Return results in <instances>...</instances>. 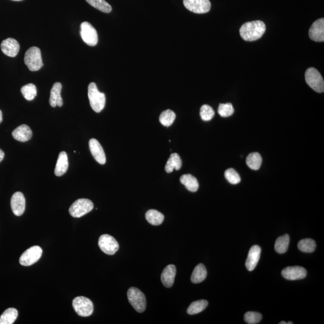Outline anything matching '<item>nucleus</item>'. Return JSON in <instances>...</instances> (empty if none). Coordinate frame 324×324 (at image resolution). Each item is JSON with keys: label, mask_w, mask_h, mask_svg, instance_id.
Here are the masks:
<instances>
[{"label": "nucleus", "mask_w": 324, "mask_h": 324, "mask_svg": "<svg viewBox=\"0 0 324 324\" xmlns=\"http://www.w3.org/2000/svg\"><path fill=\"white\" fill-rule=\"evenodd\" d=\"M266 24L261 20H254L243 24L240 29L241 37L245 41H252L259 39L265 33Z\"/></svg>", "instance_id": "nucleus-1"}, {"label": "nucleus", "mask_w": 324, "mask_h": 324, "mask_svg": "<svg viewBox=\"0 0 324 324\" xmlns=\"http://www.w3.org/2000/svg\"><path fill=\"white\" fill-rule=\"evenodd\" d=\"M91 107L95 113H100L105 108L106 97L104 93L98 90L97 85L94 82L90 83L88 88Z\"/></svg>", "instance_id": "nucleus-2"}, {"label": "nucleus", "mask_w": 324, "mask_h": 324, "mask_svg": "<svg viewBox=\"0 0 324 324\" xmlns=\"http://www.w3.org/2000/svg\"><path fill=\"white\" fill-rule=\"evenodd\" d=\"M24 62L30 71L40 70L43 66L40 49L36 46L28 49L25 54Z\"/></svg>", "instance_id": "nucleus-3"}, {"label": "nucleus", "mask_w": 324, "mask_h": 324, "mask_svg": "<svg viewBox=\"0 0 324 324\" xmlns=\"http://www.w3.org/2000/svg\"><path fill=\"white\" fill-rule=\"evenodd\" d=\"M128 300L134 310L139 313L144 312L146 308L145 295L136 287H132L128 291Z\"/></svg>", "instance_id": "nucleus-4"}, {"label": "nucleus", "mask_w": 324, "mask_h": 324, "mask_svg": "<svg viewBox=\"0 0 324 324\" xmlns=\"http://www.w3.org/2000/svg\"><path fill=\"white\" fill-rule=\"evenodd\" d=\"M305 79L311 89L320 93L324 92V79L318 70L313 67L308 69L305 72Z\"/></svg>", "instance_id": "nucleus-5"}, {"label": "nucleus", "mask_w": 324, "mask_h": 324, "mask_svg": "<svg viewBox=\"0 0 324 324\" xmlns=\"http://www.w3.org/2000/svg\"><path fill=\"white\" fill-rule=\"evenodd\" d=\"M94 208L93 202L88 199H79L74 202L69 209V213L72 217L79 218L89 213Z\"/></svg>", "instance_id": "nucleus-6"}, {"label": "nucleus", "mask_w": 324, "mask_h": 324, "mask_svg": "<svg viewBox=\"0 0 324 324\" xmlns=\"http://www.w3.org/2000/svg\"><path fill=\"white\" fill-rule=\"evenodd\" d=\"M75 312L79 316L87 317L92 315L94 311V305L92 301L87 297H77L72 303Z\"/></svg>", "instance_id": "nucleus-7"}, {"label": "nucleus", "mask_w": 324, "mask_h": 324, "mask_svg": "<svg viewBox=\"0 0 324 324\" xmlns=\"http://www.w3.org/2000/svg\"><path fill=\"white\" fill-rule=\"evenodd\" d=\"M42 255V249L38 246L28 248L20 256L19 263L23 266H30L37 263Z\"/></svg>", "instance_id": "nucleus-8"}, {"label": "nucleus", "mask_w": 324, "mask_h": 324, "mask_svg": "<svg viewBox=\"0 0 324 324\" xmlns=\"http://www.w3.org/2000/svg\"><path fill=\"white\" fill-rule=\"evenodd\" d=\"M98 246L106 255H113L119 249V244L113 236L108 234L101 235L98 243Z\"/></svg>", "instance_id": "nucleus-9"}, {"label": "nucleus", "mask_w": 324, "mask_h": 324, "mask_svg": "<svg viewBox=\"0 0 324 324\" xmlns=\"http://www.w3.org/2000/svg\"><path fill=\"white\" fill-rule=\"evenodd\" d=\"M81 34L83 41L88 45L94 46L98 42V35L94 27L88 22H82L81 25Z\"/></svg>", "instance_id": "nucleus-10"}, {"label": "nucleus", "mask_w": 324, "mask_h": 324, "mask_svg": "<svg viewBox=\"0 0 324 324\" xmlns=\"http://www.w3.org/2000/svg\"><path fill=\"white\" fill-rule=\"evenodd\" d=\"M183 4L187 9L195 14H206L211 9L209 0H183Z\"/></svg>", "instance_id": "nucleus-11"}, {"label": "nucleus", "mask_w": 324, "mask_h": 324, "mask_svg": "<svg viewBox=\"0 0 324 324\" xmlns=\"http://www.w3.org/2000/svg\"><path fill=\"white\" fill-rule=\"evenodd\" d=\"M282 275L289 281H295L305 278L307 276V271L302 267H288L282 270Z\"/></svg>", "instance_id": "nucleus-12"}, {"label": "nucleus", "mask_w": 324, "mask_h": 324, "mask_svg": "<svg viewBox=\"0 0 324 324\" xmlns=\"http://www.w3.org/2000/svg\"><path fill=\"white\" fill-rule=\"evenodd\" d=\"M11 208L13 212L17 216H20L25 210V199L22 193L17 191L13 194L11 198Z\"/></svg>", "instance_id": "nucleus-13"}, {"label": "nucleus", "mask_w": 324, "mask_h": 324, "mask_svg": "<svg viewBox=\"0 0 324 324\" xmlns=\"http://www.w3.org/2000/svg\"><path fill=\"white\" fill-rule=\"evenodd\" d=\"M310 39L322 42L324 40V19L321 18L316 20L311 26L308 32Z\"/></svg>", "instance_id": "nucleus-14"}, {"label": "nucleus", "mask_w": 324, "mask_h": 324, "mask_svg": "<svg viewBox=\"0 0 324 324\" xmlns=\"http://www.w3.org/2000/svg\"><path fill=\"white\" fill-rule=\"evenodd\" d=\"M89 147L90 152L95 159L101 165L105 164L106 155L99 142L97 139H91L89 141Z\"/></svg>", "instance_id": "nucleus-15"}, {"label": "nucleus", "mask_w": 324, "mask_h": 324, "mask_svg": "<svg viewBox=\"0 0 324 324\" xmlns=\"http://www.w3.org/2000/svg\"><path fill=\"white\" fill-rule=\"evenodd\" d=\"M1 49L5 55L15 57L19 53L20 45L18 41L14 38H8L2 41Z\"/></svg>", "instance_id": "nucleus-16"}, {"label": "nucleus", "mask_w": 324, "mask_h": 324, "mask_svg": "<svg viewBox=\"0 0 324 324\" xmlns=\"http://www.w3.org/2000/svg\"><path fill=\"white\" fill-rule=\"evenodd\" d=\"M261 252V248L259 246H253L250 248L246 261V268L248 271H253L256 268L260 258Z\"/></svg>", "instance_id": "nucleus-17"}, {"label": "nucleus", "mask_w": 324, "mask_h": 324, "mask_svg": "<svg viewBox=\"0 0 324 324\" xmlns=\"http://www.w3.org/2000/svg\"><path fill=\"white\" fill-rule=\"evenodd\" d=\"M32 131L29 126L26 124H22L12 132V136L15 139L20 142H27L32 138Z\"/></svg>", "instance_id": "nucleus-18"}, {"label": "nucleus", "mask_w": 324, "mask_h": 324, "mask_svg": "<svg viewBox=\"0 0 324 324\" xmlns=\"http://www.w3.org/2000/svg\"><path fill=\"white\" fill-rule=\"evenodd\" d=\"M176 272H177V269H176L175 266L172 264L168 266L163 269L161 274V281L165 287L172 286L174 283Z\"/></svg>", "instance_id": "nucleus-19"}, {"label": "nucleus", "mask_w": 324, "mask_h": 324, "mask_svg": "<svg viewBox=\"0 0 324 324\" xmlns=\"http://www.w3.org/2000/svg\"><path fill=\"white\" fill-rule=\"evenodd\" d=\"M62 85L61 83L56 82L54 84L51 91L49 103L52 107L55 108L57 106L61 107L63 105V101L61 96Z\"/></svg>", "instance_id": "nucleus-20"}, {"label": "nucleus", "mask_w": 324, "mask_h": 324, "mask_svg": "<svg viewBox=\"0 0 324 324\" xmlns=\"http://www.w3.org/2000/svg\"><path fill=\"white\" fill-rule=\"evenodd\" d=\"M68 168V157L66 152H62L59 154L54 172L57 177H61L67 172Z\"/></svg>", "instance_id": "nucleus-21"}, {"label": "nucleus", "mask_w": 324, "mask_h": 324, "mask_svg": "<svg viewBox=\"0 0 324 324\" xmlns=\"http://www.w3.org/2000/svg\"><path fill=\"white\" fill-rule=\"evenodd\" d=\"M180 182L186 187L189 191L196 192L198 190L199 183L197 179L191 174H185L181 176Z\"/></svg>", "instance_id": "nucleus-22"}, {"label": "nucleus", "mask_w": 324, "mask_h": 324, "mask_svg": "<svg viewBox=\"0 0 324 324\" xmlns=\"http://www.w3.org/2000/svg\"><path fill=\"white\" fill-rule=\"evenodd\" d=\"M182 166V160L177 153H172L170 155L165 166L166 172L171 173L173 170H180Z\"/></svg>", "instance_id": "nucleus-23"}, {"label": "nucleus", "mask_w": 324, "mask_h": 324, "mask_svg": "<svg viewBox=\"0 0 324 324\" xmlns=\"http://www.w3.org/2000/svg\"><path fill=\"white\" fill-rule=\"evenodd\" d=\"M207 276L206 267L203 264H199L194 268L191 276V281L193 284H199L203 282Z\"/></svg>", "instance_id": "nucleus-24"}, {"label": "nucleus", "mask_w": 324, "mask_h": 324, "mask_svg": "<svg viewBox=\"0 0 324 324\" xmlns=\"http://www.w3.org/2000/svg\"><path fill=\"white\" fill-rule=\"evenodd\" d=\"M146 218L149 224L158 226L162 224L164 220V216L161 212L155 210H150L146 212Z\"/></svg>", "instance_id": "nucleus-25"}, {"label": "nucleus", "mask_w": 324, "mask_h": 324, "mask_svg": "<svg viewBox=\"0 0 324 324\" xmlns=\"http://www.w3.org/2000/svg\"><path fill=\"white\" fill-rule=\"evenodd\" d=\"M18 312L16 308H9L0 316V324H12L16 321Z\"/></svg>", "instance_id": "nucleus-26"}, {"label": "nucleus", "mask_w": 324, "mask_h": 324, "mask_svg": "<svg viewBox=\"0 0 324 324\" xmlns=\"http://www.w3.org/2000/svg\"><path fill=\"white\" fill-rule=\"evenodd\" d=\"M263 162V159L260 154L258 152H251L248 155L246 159V163L248 167L252 170H258L260 168Z\"/></svg>", "instance_id": "nucleus-27"}, {"label": "nucleus", "mask_w": 324, "mask_h": 324, "mask_svg": "<svg viewBox=\"0 0 324 324\" xmlns=\"http://www.w3.org/2000/svg\"><path fill=\"white\" fill-rule=\"evenodd\" d=\"M289 236L287 234L281 236L276 241L274 248L277 253L283 254L286 253L289 247Z\"/></svg>", "instance_id": "nucleus-28"}, {"label": "nucleus", "mask_w": 324, "mask_h": 324, "mask_svg": "<svg viewBox=\"0 0 324 324\" xmlns=\"http://www.w3.org/2000/svg\"><path fill=\"white\" fill-rule=\"evenodd\" d=\"M209 303L207 300H201L196 301L189 305L188 309V313L189 315H193L198 314V313L203 312L208 305Z\"/></svg>", "instance_id": "nucleus-29"}, {"label": "nucleus", "mask_w": 324, "mask_h": 324, "mask_svg": "<svg viewBox=\"0 0 324 324\" xmlns=\"http://www.w3.org/2000/svg\"><path fill=\"white\" fill-rule=\"evenodd\" d=\"M316 243L314 240L310 238H305L300 240L298 243V248L299 250L305 253H312L316 248Z\"/></svg>", "instance_id": "nucleus-30"}, {"label": "nucleus", "mask_w": 324, "mask_h": 324, "mask_svg": "<svg viewBox=\"0 0 324 324\" xmlns=\"http://www.w3.org/2000/svg\"><path fill=\"white\" fill-rule=\"evenodd\" d=\"M88 3L100 11L109 14L112 11V7L105 0H86Z\"/></svg>", "instance_id": "nucleus-31"}, {"label": "nucleus", "mask_w": 324, "mask_h": 324, "mask_svg": "<svg viewBox=\"0 0 324 324\" xmlns=\"http://www.w3.org/2000/svg\"><path fill=\"white\" fill-rule=\"evenodd\" d=\"M176 118V115L173 111L167 110L160 114L159 121L162 125L165 127H170L173 123Z\"/></svg>", "instance_id": "nucleus-32"}, {"label": "nucleus", "mask_w": 324, "mask_h": 324, "mask_svg": "<svg viewBox=\"0 0 324 324\" xmlns=\"http://www.w3.org/2000/svg\"><path fill=\"white\" fill-rule=\"evenodd\" d=\"M22 94L26 100H33L37 95V89L33 84H28L21 88Z\"/></svg>", "instance_id": "nucleus-33"}, {"label": "nucleus", "mask_w": 324, "mask_h": 324, "mask_svg": "<svg viewBox=\"0 0 324 324\" xmlns=\"http://www.w3.org/2000/svg\"><path fill=\"white\" fill-rule=\"evenodd\" d=\"M234 113V109L231 103H222L218 108V113L222 117L226 118L231 116Z\"/></svg>", "instance_id": "nucleus-34"}, {"label": "nucleus", "mask_w": 324, "mask_h": 324, "mask_svg": "<svg viewBox=\"0 0 324 324\" xmlns=\"http://www.w3.org/2000/svg\"><path fill=\"white\" fill-rule=\"evenodd\" d=\"M225 178L232 185H237L240 183L241 178L237 171L232 168H229L225 172Z\"/></svg>", "instance_id": "nucleus-35"}, {"label": "nucleus", "mask_w": 324, "mask_h": 324, "mask_svg": "<svg viewBox=\"0 0 324 324\" xmlns=\"http://www.w3.org/2000/svg\"><path fill=\"white\" fill-rule=\"evenodd\" d=\"M214 111L211 106L208 105L202 106L200 111V115L202 120L206 121L211 120L214 116Z\"/></svg>", "instance_id": "nucleus-36"}, {"label": "nucleus", "mask_w": 324, "mask_h": 324, "mask_svg": "<svg viewBox=\"0 0 324 324\" xmlns=\"http://www.w3.org/2000/svg\"><path fill=\"white\" fill-rule=\"evenodd\" d=\"M263 316L261 313L248 312L245 315V321L248 324H256L261 322Z\"/></svg>", "instance_id": "nucleus-37"}, {"label": "nucleus", "mask_w": 324, "mask_h": 324, "mask_svg": "<svg viewBox=\"0 0 324 324\" xmlns=\"http://www.w3.org/2000/svg\"><path fill=\"white\" fill-rule=\"evenodd\" d=\"M4 152L2 151V150L0 149V163L2 162V160L4 159Z\"/></svg>", "instance_id": "nucleus-38"}, {"label": "nucleus", "mask_w": 324, "mask_h": 324, "mask_svg": "<svg viewBox=\"0 0 324 324\" xmlns=\"http://www.w3.org/2000/svg\"><path fill=\"white\" fill-rule=\"evenodd\" d=\"M2 121V114L1 111L0 110V124L1 123Z\"/></svg>", "instance_id": "nucleus-39"}, {"label": "nucleus", "mask_w": 324, "mask_h": 324, "mask_svg": "<svg viewBox=\"0 0 324 324\" xmlns=\"http://www.w3.org/2000/svg\"><path fill=\"white\" fill-rule=\"evenodd\" d=\"M279 324H287V323H285L284 321H282V322L280 323Z\"/></svg>", "instance_id": "nucleus-40"}, {"label": "nucleus", "mask_w": 324, "mask_h": 324, "mask_svg": "<svg viewBox=\"0 0 324 324\" xmlns=\"http://www.w3.org/2000/svg\"><path fill=\"white\" fill-rule=\"evenodd\" d=\"M287 324H293V323L289 322V323H287Z\"/></svg>", "instance_id": "nucleus-41"}, {"label": "nucleus", "mask_w": 324, "mask_h": 324, "mask_svg": "<svg viewBox=\"0 0 324 324\" xmlns=\"http://www.w3.org/2000/svg\"><path fill=\"white\" fill-rule=\"evenodd\" d=\"M14 1H21V0H14Z\"/></svg>", "instance_id": "nucleus-42"}]
</instances>
